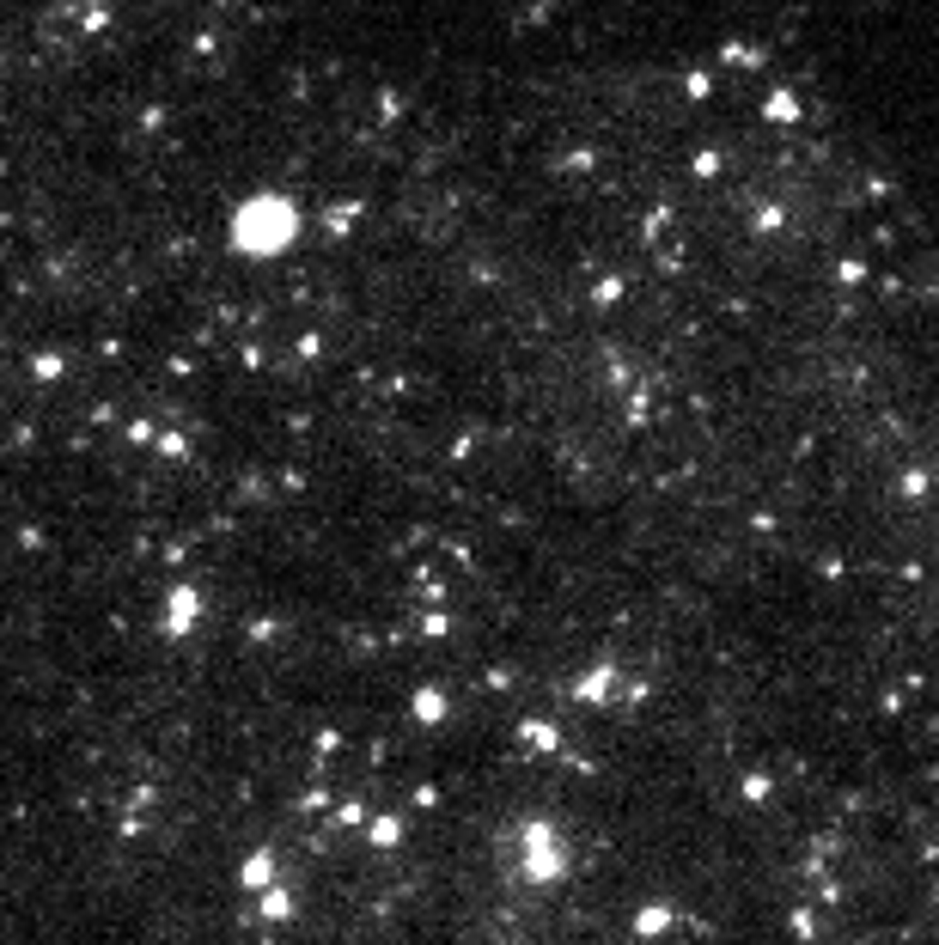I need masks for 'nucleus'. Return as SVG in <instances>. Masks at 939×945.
<instances>
[{
	"label": "nucleus",
	"mask_w": 939,
	"mask_h": 945,
	"mask_svg": "<svg viewBox=\"0 0 939 945\" xmlns=\"http://www.w3.org/2000/svg\"><path fill=\"white\" fill-rule=\"evenodd\" d=\"M525 866H531L537 885H555V879L568 872V854H561V842H555L550 824H531V829H525Z\"/></svg>",
	"instance_id": "nucleus-1"
},
{
	"label": "nucleus",
	"mask_w": 939,
	"mask_h": 945,
	"mask_svg": "<svg viewBox=\"0 0 939 945\" xmlns=\"http://www.w3.org/2000/svg\"><path fill=\"white\" fill-rule=\"evenodd\" d=\"M671 927H677V909H671V903L634 909V933H641V940H659V933H671Z\"/></svg>",
	"instance_id": "nucleus-2"
},
{
	"label": "nucleus",
	"mask_w": 939,
	"mask_h": 945,
	"mask_svg": "<svg viewBox=\"0 0 939 945\" xmlns=\"http://www.w3.org/2000/svg\"><path fill=\"white\" fill-rule=\"evenodd\" d=\"M793 933H799V940H817V921H812V909H793Z\"/></svg>",
	"instance_id": "nucleus-3"
}]
</instances>
